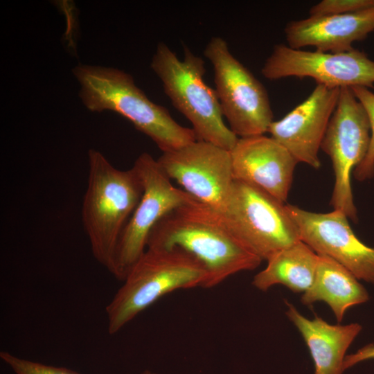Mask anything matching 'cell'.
<instances>
[{
    "mask_svg": "<svg viewBox=\"0 0 374 374\" xmlns=\"http://www.w3.org/2000/svg\"><path fill=\"white\" fill-rule=\"evenodd\" d=\"M157 161L167 176L196 200L223 213L235 181L230 150L196 140Z\"/></svg>",
    "mask_w": 374,
    "mask_h": 374,
    "instance_id": "obj_11",
    "label": "cell"
},
{
    "mask_svg": "<svg viewBox=\"0 0 374 374\" xmlns=\"http://www.w3.org/2000/svg\"><path fill=\"white\" fill-rule=\"evenodd\" d=\"M150 66L173 106L192 124L197 139L231 150L239 138L224 121L215 90L204 82V60L186 46L180 60L160 42Z\"/></svg>",
    "mask_w": 374,
    "mask_h": 374,
    "instance_id": "obj_4",
    "label": "cell"
},
{
    "mask_svg": "<svg viewBox=\"0 0 374 374\" xmlns=\"http://www.w3.org/2000/svg\"><path fill=\"white\" fill-rule=\"evenodd\" d=\"M133 166L142 181L143 193L120 238L110 272L121 280L147 249L150 234L157 222L173 209L195 199L175 187L157 159L150 154H141Z\"/></svg>",
    "mask_w": 374,
    "mask_h": 374,
    "instance_id": "obj_9",
    "label": "cell"
},
{
    "mask_svg": "<svg viewBox=\"0 0 374 374\" xmlns=\"http://www.w3.org/2000/svg\"><path fill=\"white\" fill-rule=\"evenodd\" d=\"M370 141L371 125L364 107L350 87L340 88L321 149L330 158L335 173L330 204L353 221L357 215L350 177L364 159Z\"/></svg>",
    "mask_w": 374,
    "mask_h": 374,
    "instance_id": "obj_8",
    "label": "cell"
},
{
    "mask_svg": "<svg viewBox=\"0 0 374 374\" xmlns=\"http://www.w3.org/2000/svg\"><path fill=\"white\" fill-rule=\"evenodd\" d=\"M368 299V292L350 271L333 259L319 255L313 283L301 296V302H326L340 323L348 309Z\"/></svg>",
    "mask_w": 374,
    "mask_h": 374,
    "instance_id": "obj_17",
    "label": "cell"
},
{
    "mask_svg": "<svg viewBox=\"0 0 374 374\" xmlns=\"http://www.w3.org/2000/svg\"><path fill=\"white\" fill-rule=\"evenodd\" d=\"M142 193V181L134 166L120 170L100 151H88L82 221L94 258L109 272L120 238Z\"/></svg>",
    "mask_w": 374,
    "mask_h": 374,
    "instance_id": "obj_3",
    "label": "cell"
},
{
    "mask_svg": "<svg viewBox=\"0 0 374 374\" xmlns=\"http://www.w3.org/2000/svg\"><path fill=\"white\" fill-rule=\"evenodd\" d=\"M0 357L15 374H80L64 367H57L28 360L1 351Z\"/></svg>",
    "mask_w": 374,
    "mask_h": 374,
    "instance_id": "obj_20",
    "label": "cell"
},
{
    "mask_svg": "<svg viewBox=\"0 0 374 374\" xmlns=\"http://www.w3.org/2000/svg\"><path fill=\"white\" fill-rule=\"evenodd\" d=\"M374 30V6L337 15L309 16L288 22L284 33L287 45L295 49L314 46L330 53L350 51L353 44Z\"/></svg>",
    "mask_w": 374,
    "mask_h": 374,
    "instance_id": "obj_15",
    "label": "cell"
},
{
    "mask_svg": "<svg viewBox=\"0 0 374 374\" xmlns=\"http://www.w3.org/2000/svg\"><path fill=\"white\" fill-rule=\"evenodd\" d=\"M230 153L235 180L286 202L298 161L285 147L262 134L239 138Z\"/></svg>",
    "mask_w": 374,
    "mask_h": 374,
    "instance_id": "obj_14",
    "label": "cell"
},
{
    "mask_svg": "<svg viewBox=\"0 0 374 374\" xmlns=\"http://www.w3.org/2000/svg\"><path fill=\"white\" fill-rule=\"evenodd\" d=\"M222 214L244 246L262 260L301 240L285 204L244 182L234 181Z\"/></svg>",
    "mask_w": 374,
    "mask_h": 374,
    "instance_id": "obj_7",
    "label": "cell"
},
{
    "mask_svg": "<svg viewBox=\"0 0 374 374\" xmlns=\"http://www.w3.org/2000/svg\"><path fill=\"white\" fill-rule=\"evenodd\" d=\"M374 6V0H323L310 9V16L337 15Z\"/></svg>",
    "mask_w": 374,
    "mask_h": 374,
    "instance_id": "obj_21",
    "label": "cell"
},
{
    "mask_svg": "<svg viewBox=\"0 0 374 374\" xmlns=\"http://www.w3.org/2000/svg\"><path fill=\"white\" fill-rule=\"evenodd\" d=\"M204 56L211 62L223 116L238 137L265 134L274 114L264 85L229 51L221 37H213Z\"/></svg>",
    "mask_w": 374,
    "mask_h": 374,
    "instance_id": "obj_6",
    "label": "cell"
},
{
    "mask_svg": "<svg viewBox=\"0 0 374 374\" xmlns=\"http://www.w3.org/2000/svg\"><path fill=\"white\" fill-rule=\"evenodd\" d=\"M318 260L319 254L299 240L270 257L266 267L255 275L252 284L263 292L280 284L294 292L304 293L313 283Z\"/></svg>",
    "mask_w": 374,
    "mask_h": 374,
    "instance_id": "obj_18",
    "label": "cell"
},
{
    "mask_svg": "<svg viewBox=\"0 0 374 374\" xmlns=\"http://www.w3.org/2000/svg\"><path fill=\"white\" fill-rule=\"evenodd\" d=\"M200 265L178 249L147 248L105 308L107 330L114 335L163 296L177 290L205 288Z\"/></svg>",
    "mask_w": 374,
    "mask_h": 374,
    "instance_id": "obj_5",
    "label": "cell"
},
{
    "mask_svg": "<svg viewBox=\"0 0 374 374\" xmlns=\"http://www.w3.org/2000/svg\"><path fill=\"white\" fill-rule=\"evenodd\" d=\"M371 359H374V344H369L359 349L355 353L346 355L344 361V371L356 364Z\"/></svg>",
    "mask_w": 374,
    "mask_h": 374,
    "instance_id": "obj_22",
    "label": "cell"
},
{
    "mask_svg": "<svg viewBox=\"0 0 374 374\" xmlns=\"http://www.w3.org/2000/svg\"><path fill=\"white\" fill-rule=\"evenodd\" d=\"M339 88L317 84L310 96L278 121L268 132L298 163L318 169L319 152L331 116L337 106Z\"/></svg>",
    "mask_w": 374,
    "mask_h": 374,
    "instance_id": "obj_13",
    "label": "cell"
},
{
    "mask_svg": "<svg viewBox=\"0 0 374 374\" xmlns=\"http://www.w3.org/2000/svg\"><path fill=\"white\" fill-rule=\"evenodd\" d=\"M351 89L364 107L371 125V141L368 152L353 172L357 181H363L374 176V93L364 87H353Z\"/></svg>",
    "mask_w": 374,
    "mask_h": 374,
    "instance_id": "obj_19",
    "label": "cell"
},
{
    "mask_svg": "<svg viewBox=\"0 0 374 374\" xmlns=\"http://www.w3.org/2000/svg\"><path fill=\"white\" fill-rule=\"evenodd\" d=\"M72 71L80 84V98L88 110L112 111L123 116L163 152L197 140L193 129L179 124L166 107L150 100L129 73L89 64H79Z\"/></svg>",
    "mask_w": 374,
    "mask_h": 374,
    "instance_id": "obj_2",
    "label": "cell"
},
{
    "mask_svg": "<svg viewBox=\"0 0 374 374\" xmlns=\"http://www.w3.org/2000/svg\"><path fill=\"white\" fill-rule=\"evenodd\" d=\"M147 248L178 249L205 271V288L262 261L236 235L224 215L195 199L167 213L152 229Z\"/></svg>",
    "mask_w": 374,
    "mask_h": 374,
    "instance_id": "obj_1",
    "label": "cell"
},
{
    "mask_svg": "<svg viewBox=\"0 0 374 374\" xmlns=\"http://www.w3.org/2000/svg\"><path fill=\"white\" fill-rule=\"evenodd\" d=\"M285 208L298 227L301 240L317 254L344 266L358 280L374 284V247L356 236L344 213L334 209L315 213L292 204H285Z\"/></svg>",
    "mask_w": 374,
    "mask_h": 374,
    "instance_id": "obj_12",
    "label": "cell"
},
{
    "mask_svg": "<svg viewBox=\"0 0 374 374\" xmlns=\"http://www.w3.org/2000/svg\"><path fill=\"white\" fill-rule=\"evenodd\" d=\"M286 303V314L308 347L314 374H342L346 352L362 330V326L357 323L332 325L319 317L309 319Z\"/></svg>",
    "mask_w": 374,
    "mask_h": 374,
    "instance_id": "obj_16",
    "label": "cell"
},
{
    "mask_svg": "<svg viewBox=\"0 0 374 374\" xmlns=\"http://www.w3.org/2000/svg\"><path fill=\"white\" fill-rule=\"evenodd\" d=\"M261 73L269 80L289 77L310 78L317 84L331 88L374 84V61L362 51L343 53L295 49L280 44L274 46Z\"/></svg>",
    "mask_w": 374,
    "mask_h": 374,
    "instance_id": "obj_10",
    "label": "cell"
},
{
    "mask_svg": "<svg viewBox=\"0 0 374 374\" xmlns=\"http://www.w3.org/2000/svg\"><path fill=\"white\" fill-rule=\"evenodd\" d=\"M141 374H155V373L149 370H145L143 371Z\"/></svg>",
    "mask_w": 374,
    "mask_h": 374,
    "instance_id": "obj_23",
    "label": "cell"
}]
</instances>
